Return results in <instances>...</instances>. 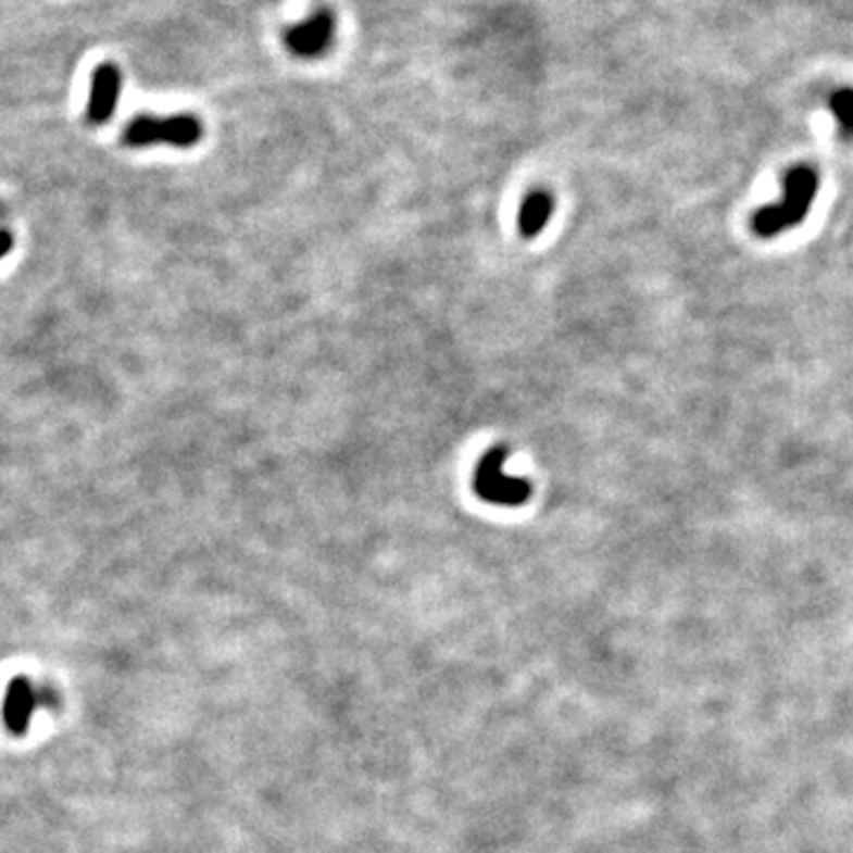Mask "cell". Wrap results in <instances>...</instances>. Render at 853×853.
Listing matches in <instances>:
<instances>
[{
	"mask_svg": "<svg viewBox=\"0 0 853 853\" xmlns=\"http://www.w3.org/2000/svg\"><path fill=\"white\" fill-rule=\"evenodd\" d=\"M820 176L811 164H796L782 178V200L761 206L752 218L758 238H776L802 223L818 197Z\"/></svg>",
	"mask_w": 853,
	"mask_h": 853,
	"instance_id": "6da1fadb",
	"label": "cell"
},
{
	"mask_svg": "<svg viewBox=\"0 0 853 853\" xmlns=\"http://www.w3.org/2000/svg\"><path fill=\"white\" fill-rule=\"evenodd\" d=\"M202 122L195 114L180 112L171 116L140 114L130 120L124 128V146L128 148H150V146H171V148H192L202 140Z\"/></svg>",
	"mask_w": 853,
	"mask_h": 853,
	"instance_id": "7a4b0ae2",
	"label": "cell"
},
{
	"mask_svg": "<svg viewBox=\"0 0 853 853\" xmlns=\"http://www.w3.org/2000/svg\"><path fill=\"white\" fill-rule=\"evenodd\" d=\"M505 457L507 451L503 446H496V449L484 453L475 469V477H472V489H475L481 501L493 505L517 507L531 498V484L522 477L505 475L503 469Z\"/></svg>",
	"mask_w": 853,
	"mask_h": 853,
	"instance_id": "3957f363",
	"label": "cell"
},
{
	"mask_svg": "<svg viewBox=\"0 0 853 853\" xmlns=\"http://www.w3.org/2000/svg\"><path fill=\"white\" fill-rule=\"evenodd\" d=\"M58 694L48 686H38L32 678H15L5 690L3 724L12 735L29 730L34 716L46 706H55Z\"/></svg>",
	"mask_w": 853,
	"mask_h": 853,
	"instance_id": "277c9868",
	"label": "cell"
},
{
	"mask_svg": "<svg viewBox=\"0 0 853 853\" xmlns=\"http://www.w3.org/2000/svg\"><path fill=\"white\" fill-rule=\"evenodd\" d=\"M335 32V15L327 8H321L285 32V46L301 60H316L333 48Z\"/></svg>",
	"mask_w": 853,
	"mask_h": 853,
	"instance_id": "5b68a950",
	"label": "cell"
},
{
	"mask_svg": "<svg viewBox=\"0 0 853 853\" xmlns=\"http://www.w3.org/2000/svg\"><path fill=\"white\" fill-rule=\"evenodd\" d=\"M122 98V72L116 64L104 62L90 76V96L86 108V120L93 126H102L112 120L116 104Z\"/></svg>",
	"mask_w": 853,
	"mask_h": 853,
	"instance_id": "8992f818",
	"label": "cell"
},
{
	"mask_svg": "<svg viewBox=\"0 0 853 853\" xmlns=\"http://www.w3.org/2000/svg\"><path fill=\"white\" fill-rule=\"evenodd\" d=\"M553 206L555 200L548 190H534L524 197L517 218L519 233L524 238H536V235L545 228V223L550 221V216H553Z\"/></svg>",
	"mask_w": 853,
	"mask_h": 853,
	"instance_id": "52a82bcc",
	"label": "cell"
},
{
	"mask_svg": "<svg viewBox=\"0 0 853 853\" xmlns=\"http://www.w3.org/2000/svg\"><path fill=\"white\" fill-rule=\"evenodd\" d=\"M830 112L839 126V134L853 138V88H839L830 96Z\"/></svg>",
	"mask_w": 853,
	"mask_h": 853,
	"instance_id": "ba28073f",
	"label": "cell"
},
{
	"mask_svg": "<svg viewBox=\"0 0 853 853\" xmlns=\"http://www.w3.org/2000/svg\"><path fill=\"white\" fill-rule=\"evenodd\" d=\"M3 216L5 212L3 206H0V221H3ZM12 247H15V238H12V233L8 228L0 226V259H5L12 252Z\"/></svg>",
	"mask_w": 853,
	"mask_h": 853,
	"instance_id": "9c48e42d",
	"label": "cell"
}]
</instances>
